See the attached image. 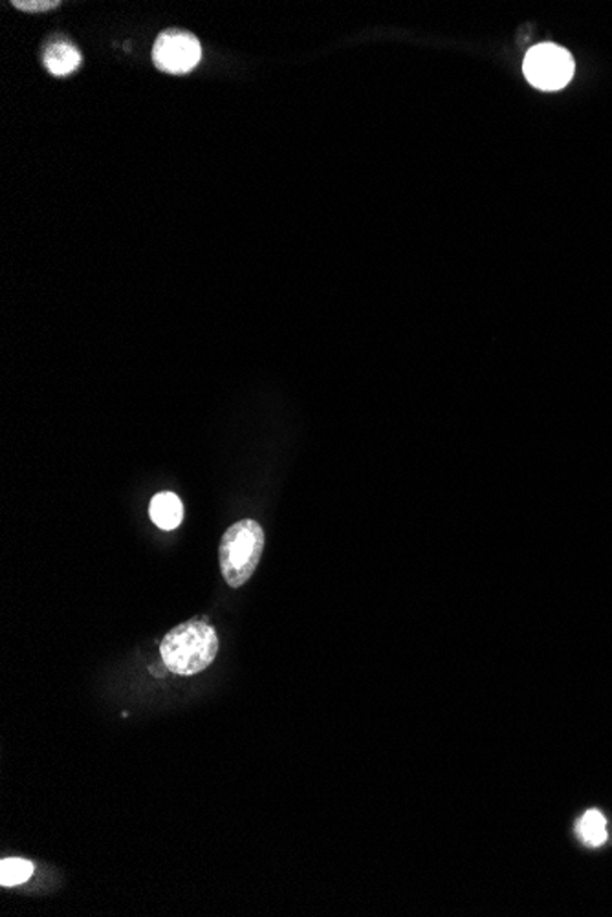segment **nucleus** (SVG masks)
I'll use <instances>...</instances> for the list:
<instances>
[{
	"mask_svg": "<svg viewBox=\"0 0 612 917\" xmlns=\"http://www.w3.org/2000/svg\"><path fill=\"white\" fill-rule=\"evenodd\" d=\"M34 873V865L26 859H4L0 863V884L8 889V887H19V884L26 883Z\"/></svg>",
	"mask_w": 612,
	"mask_h": 917,
	"instance_id": "6e6552de",
	"label": "nucleus"
},
{
	"mask_svg": "<svg viewBox=\"0 0 612 917\" xmlns=\"http://www.w3.org/2000/svg\"><path fill=\"white\" fill-rule=\"evenodd\" d=\"M79 64H82V53L77 52V48L72 47L66 40L53 42L45 52V66L56 77L72 74L79 69Z\"/></svg>",
	"mask_w": 612,
	"mask_h": 917,
	"instance_id": "423d86ee",
	"label": "nucleus"
},
{
	"mask_svg": "<svg viewBox=\"0 0 612 917\" xmlns=\"http://www.w3.org/2000/svg\"><path fill=\"white\" fill-rule=\"evenodd\" d=\"M203 59V47L197 37L184 32H168L160 35L152 48V61L168 74H187Z\"/></svg>",
	"mask_w": 612,
	"mask_h": 917,
	"instance_id": "20e7f679",
	"label": "nucleus"
},
{
	"mask_svg": "<svg viewBox=\"0 0 612 917\" xmlns=\"http://www.w3.org/2000/svg\"><path fill=\"white\" fill-rule=\"evenodd\" d=\"M13 7L24 10V12H47V10L59 7V2L58 0H35V2L34 0H28V2L15 0Z\"/></svg>",
	"mask_w": 612,
	"mask_h": 917,
	"instance_id": "1a4fd4ad",
	"label": "nucleus"
},
{
	"mask_svg": "<svg viewBox=\"0 0 612 917\" xmlns=\"http://www.w3.org/2000/svg\"><path fill=\"white\" fill-rule=\"evenodd\" d=\"M160 653L169 671L180 676H195L217 660L219 636L208 621H187L168 632Z\"/></svg>",
	"mask_w": 612,
	"mask_h": 917,
	"instance_id": "f257e3e1",
	"label": "nucleus"
},
{
	"mask_svg": "<svg viewBox=\"0 0 612 917\" xmlns=\"http://www.w3.org/2000/svg\"><path fill=\"white\" fill-rule=\"evenodd\" d=\"M523 70L530 85L544 93H555L571 83L576 64L568 50L544 42L528 50Z\"/></svg>",
	"mask_w": 612,
	"mask_h": 917,
	"instance_id": "7ed1b4c3",
	"label": "nucleus"
},
{
	"mask_svg": "<svg viewBox=\"0 0 612 917\" xmlns=\"http://www.w3.org/2000/svg\"><path fill=\"white\" fill-rule=\"evenodd\" d=\"M578 835L587 846H601L607 841V822L603 815L590 809L579 819Z\"/></svg>",
	"mask_w": 612,
	"mask_h": 917,
	"instance_id": "0eeeda50",
	"label": "nucleus"
},
{
	"mask_svg": "<svg viewBox=\"0 0 612 917\" xmlns=\"http://www.w3.org/2000/svg\"><path fill=\"white\" fill-rule=\"evenodd\" d=\"M150 521L163 531H173L184 521V504L179 494L163 491L152 497L149 505Z\"/></svg>",
	"mask_w": 612,
	"mask_h": 917,
	"instance_id": "39448f33",
	"label": "nucleus"
},
{
	"mask_svg": "<svg viewBox=\"0 0 612 917\" xmlns=\"http://www.w3.org/2000/svg\"><path fill=\"white\" fill-rule=\"evenodd\" d=\"M265 551V529L252 518L225 529L219 548L220 572L225 585L237 590L246 585L259 566Z\"/></svg>",
	"mask_w": 612,
	"mask_h": 917,
	"instance_id": "f03ea898",
	"label": "nucleus"
}]
</instances>
